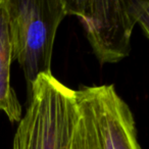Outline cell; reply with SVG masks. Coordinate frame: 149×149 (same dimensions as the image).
<instances>
[{
    "mask_svg": "<svg viewBox=\"0 0 149 149\" xmlns=\"http://www.w3.org/2000/svg\"><path fill=\"white\" fill-rule=\"evenodd\" d=\"M83 149H142L134 116L113 85L74 90Z\"/></svg>",
    "mask_w": 149,
    "mask_h": 149,
    "instance_id": "2",
    "label": "cell"
},
{
    "mask_svg": "<svg viewBox=\"0 0 149 149\" xmlns=\"http://www.w3.org/2000/svg\"><path fill=\"white\" fill-rule=\"evenodd\" d=\"M13 45L28 93L40 74H52L51 59L56 31L66 17L63 0H4Z\"/></svg>",
    "mask_w": 149,
    "mask_h": 149,
    "instance_id": "1",
    "label": "cell"
},
{
    "mask_svg": "<svg viewBox=\"0 0 149 149\" xmlns=\"http://www.w3.org/2000/svg\"><path fill=\"white\" fill-rule=\"evenodd\" d=\"M66 15L81 21L100 64L116 63L131 51L136 26L127 0H63Z\"/></svg>",
    "mask_w": 149,
    "mask_h": 149,
    "instance_id": "3",
    "label": "cell"
},
{
    "mask_svg": "<svg viewBox=\"0 0 149 149\" xmlns=\"http://www.w3.org/2000/svg\"><path fill=\"white\" fill-rule=\"evenodd\" d=\"M30 95L36 98L39 108L40 149H83L74 90L52 74H43L32 86Z\"/></svg>",
    "mask_w": 149,
    "mask_h": 149,
    "instance_id": "4",
    "label": "cell"
},
{
    "mask_svg": "<svg viewBox=\"0 0 149 149\" xmlns=\"http://www.w3.org/2000/svg\"><path fill=\"white\" fill-rule=\"evenodd\" d=\"M128 6L131 11L136 25L141 27L146 37L149 33V2L146 0H127Z\"/></svg>",
    "mask_w": 149,
    "mask_h": 149,
    "instance_id": "7",
    "label": "cell"
},
{
    "mask_svg": "<svg viewBox=\"0 0 149 149\" xmlns=\"http://www.w3.org/2000/svg\"><path fill=\"white\" fill-rule=\"evenodd\" d=\"M13 149H40V118L36 98L29 96V105L19 122Z\"/></svg>",
    "mask_w": 149,
    "mask_h": 149,
    "instance_id": "6",
    "label": "cell"
},
{
    "mask_svg": "<svg viewBox=\"0 0 149 149\" xmlns=\"http://www.w3.org/2000/svg\"><path fill=\"white\" fill-rule=\"evenodd\" d=\"M13 45L4 0H0V110L11 123L22 118V106L10 84Z\"/></svg>",
    "mask_w": 149,
    "mask_h": 149,
    "instance_id": "5",
    "label": "cell"
}]
</instances>
